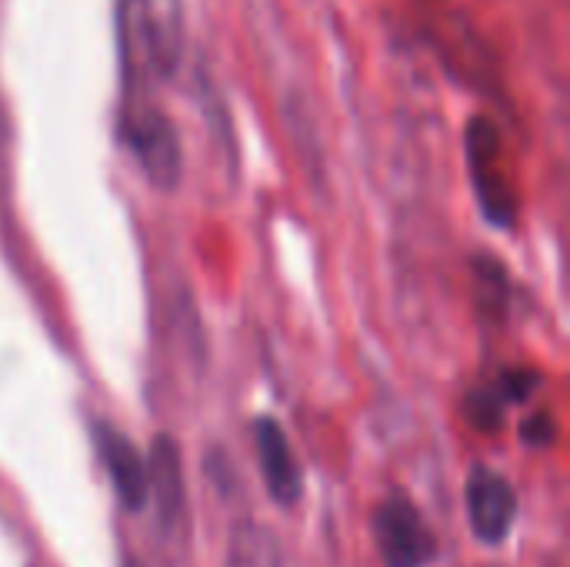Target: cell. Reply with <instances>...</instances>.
Segmentation results:
<instances>
[{
  "label": "cell",
  "instance_id": "8992f818",
  "mask_svg": "<svg viewBox=\"0 0 570 567\" xmlns=\"http://www.w3.org/2000/svg\"><path fill=\"white\" fill-rule=\"evenodd\" d=\"M254 448H257L261 475H264L271 498L284 508H294L304 491V475H301V465L294 458V448H291L284 428L274 418H257L254 421Z\"/></svg>",
  "mask_w": 570,
  "mask_h": 567
},
{
  "label": "cell",
  "instance_id": "52a82bcc",
  "mask_svg": "<svg viewBox=\"0 0 570 567\" xmlns=\"http://www.w3.org/2000/svg\"><path fill=\"white\" fill-rule=\"evenodd\" d=\"M97 454L114 481V491L127 511H140L150 498V475H147V458L140 448L117 428L100 424L97 428Z\"/></svg>",
  "mask_w": 570,
  "mask_h": 567
},
{
  "label": "cell",
  "instance_id": "ba28073f",
  "mask_svg": "<svg viewBox=\"0 0 570 567\" xmlns=\"http://www.w3.org/2000/svg\"><path fill=\"white\" fill-rule=\"evenodd\" d=\"M147 475H150V495L157 501L160 531L174 535L180 511H184V475H180V454L167 438L157 441V448L147 461Z\"/></svg>",
  "mask_w": 570,
  "mask_h": 567
},
{
  "label": "cell",
  "instance_id": "3957f363",
  "mask_svg": "<svg viewBox=\"0 0 570 567\" xmlns=\"http://www.w3.org/2000/svg\"><path fill=\"white\" fill-rule=\"evenodd\" d=\"M374 545L384 567H428L438 558V538L414 501L394 495L374 511Z\"/></svg>",
  "mask_w": 570,
  "mask_h": 567
},
{
  "label": "cell",
  "instance_id": "30bf717a",
  "mask_svg": "<svg viewBox=\"0 0 570 567\" xmlns=\"http://www.w3.org/2000/svg\"><path fill=\"white\" fill-rule=\"evenodd\" d=\"M124 567H137V565H134V561H127V565H124Z\"/></svg>",
  "mask_w": 570,
  "mask_h": 567
},
{
  "label": "cell",
  "instance_id": "6da1fadb",
  "mask_svg": "<svg viewBox=\"0 0 570 567\" xmlns=\"http://www.w3.org/2000/svg\"><path fill=\"white\" fill-rule=\"evenodd\" d=\"M114 13L127 97H147L150 87L180 70L187 50L184 0H114Z\"/></svg>",
  "mask_w": 570,
  "mask_h": 567
},
{
  "label": "cell",
  "instance_id": "5b68a950",
  "mask_svg": "<svg viewBox=\"0 0 570 567\" xmlns=\"http://www.w3.org/2000/svg\"><path fill=\"white\" fill-rule=\"evenodd\" d=\"M468 518L481 545H501L518 521V495L511 481L491 468H478L468 481Z\"/></svg>",
  "mask_w": 570,
  "mask_h": 567
},
{
  "label": "cell",
  "instance_id": "7a4b0ae2",
  "mask_svg": "<svg viewBox=\"0 0 570 567\" xmlns=\"http://www.w3.org/2000/svg\"><path fill=\"white\" fill-rule=\"evenodd\" d=\"M120 137L154 187H160V190L177 187L180 170H184L180 137H177L170 117L150 97H127L124 100Z\"/></svg>",
  "mask_w": 570,
  "mask_h": 567
},
{
  "label": "cell",
  "instance_id": "277c9868",
  "mask_svg": "<svg viewBox=\"0 0 570 567\" xmlns=\"http://www.w3.org/2000/svg\"><path fill=\"white\" fill-rule=\"evenodd\" d=\"M468 160H471V177L481 197V207L488 221L508 227L514 217V190L501 170V147L498 134L488 120H474L468 130Z\"/></svg>",
  "mask_w": 570,
  "mask_h": 567
},
{
  "label": "cell",
  "instance_id": "9c48e42d",
  "mask_svg": "<svg viewBox=\"0 0 570 567\" xmlns=\"http://www.w3.org/2000/svg\"><path fill=\"white\" fill-rule=\"evenodd\" d=\"M227 567H281V551L274 535L261 525H244L230 538Z\"/></svg>",
  "mask_w": 570,
  "mask_h": 567
}]
</instances>
